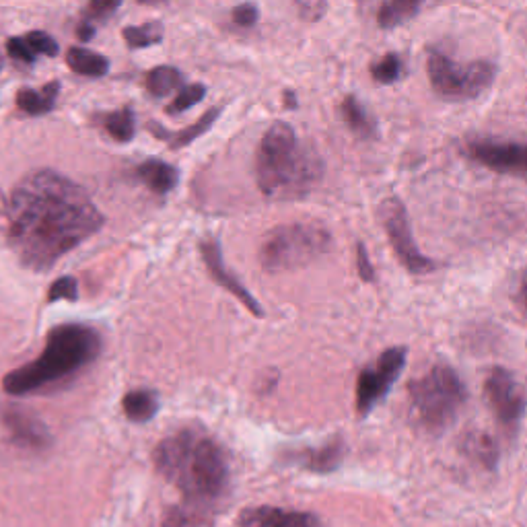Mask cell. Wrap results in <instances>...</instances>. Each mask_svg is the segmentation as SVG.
<instances>
[{
	"label": "cell",
	"mask_w": 527,
	"mask_h": 527,
	"mask_svg": "<svg viewBox=\"0 0 527 527\" xmlns=\"http://www.w3.org/2000/svg\"><path fill=\"white\" fill-rule=\"evenodd\" d=\"M122 410L132 423H149L159 410V400L153 390H134L124 396Z\"/></svg>",
	"instance_id": "obj_20"
},
{
	"label": "cell",
	"mask_w": 527,
	"mask_h": 527,
	"mask_svg": "<svg viewBox=\"0 0 527 527\" xmlns=\"http://www.w3.org/2000/svg\"><path fill=\"white\" fill-rule=\"evenodd\" d=\"M163 23L159 21H151L145 25H130L124 27L122 35L128 44L130 50H143V48H151L163 42Z\"/></svg>",
	"instance_id": "obj_23"
},
{
	"label": "cell",
	"mask_w": 527,
	"mask_h": 527,
	"mask_svg": "<svg viewBox=\"0 0 527 527\" xmlns=\"http://www.w3.org/2000/svg\"><path fill=\"white\" fill-rule=\"evenodd\" d=\"M332 250V233L318 223H293L268 233L260 248V262L268 272L307 266Z\"/></svg>",
	"instance_id": "obj_6"
},
{
	"label": "cell",
	"mask_w": 527,
	"mask_h": 527,
	"mask_svg": "<svg viewBox=\"0 0 527 527\" xmlns=\"http://www.w3.org/2000/svg\"><path fill=\"white\" fill-rule=\"evenodd\" d=\"M484 398L499 425L509 435L515 433L527 410V396L517 377L505 367L490 369L484 379Z\"/></svg>",
	"instance_id": "obj_10"
},
{
	"label": "cell",
	"mask_w": 527,
	"mask_h": 527,
	"mask_svg": "<svg viewBox=\"0 0 527 527\" xmlns=\"http://www.w3.org/2000/svg\"><path fill=\"white\" fill-rule=\"evenodd\" d=\"M427 73L433 89L447 99H476L495 83V66L490 62L478 60L460 66L435 50L427 58Z\"/></svg>",
	"instance_id": "obj_7"
},
{
	"label": "cell",
	"mask_w": 527,
	"mask_h": 527,
	"mask_svg": "<svg viewBox=\"0 0 527 527\" xmlns=\"http://www.w3.org/2000/svg\"><path fill=\"white\" fill-rule=\"evenodd\" d=\"M297 13L307 23H318L328 13V0H295Z\"/></svg>",
	"instance_id": "obj_31"
},
{
	"label": "cell",
	"mask_w": 527,
	"mask_h": 527,
	"mask_svg": "<svg viewBox=\"0 0 527 527\" xmlns=\"http://www.w3.org/2000/svg\"><path fill=\"white\" fill-rule=\"evenodd\" d=\"M101 350L103 340L93 326L77 322L56 326L46 338L42 355L7 373L3 388L9 396L48 392L93 365Z\"/></svg>",
	"instance_id": "obj_3"
},
{
	"label": "cell",
	"mask_w": 527,
	"mask_h": 527,
	"mask_svg": "<svg viewBox=\"0 0 527 527\" xmlns=\"http://www.w3.org/2000/svg\"><path fill=\"white\" fill-rule=\"evenodd\" d=\"M260 19V11L254 3H243L239 7L233 9V21L239 25V27H254Z\"/></svg>",
	"instance_id": "obj_33"
},
{
	"label": "cell",
	"mask_w": 527,
	"mask_h": 527,
	"mask_svg": "<svg viewBox=\"0 0 527 527\" xmlns=\"http://www.w3.org/2000/svg\"><path fill=\"white\" fill-rule=\"evenodd\" d=\"M77 33H79V38H81V40L89 42V40H93V38H95V27H93V23H91V21L83 19V21L79 23V27H77Z\"/></svg>",
	"instance_id": "obj_36"
},
{
	"label": "cell",
	"mask_w": 527,
	"mask_h": 527,
	"mask_svg": "<svg viewBox=\"0 0 527 527\" xmlns=\"http://www.w3.org/2000/svg\"><path fill=\"white\" fill-rule=\"evenodd\" d=\"M517 299H519V305H521V309H523V311H525V315H527V270L523 272V276H521V280H519Z\"/></svg>",
	"instance_id": "obj_37"
},
{
	"label": "cell",
	"mask_w": 527,
	"mask_h": 527,
	"mask_svg": "<svg viewBox=\"0 0 527 527\" xmlns=\"http://www.w3.org/2000/svg\"><path fill=\"white\" fill-rule=\"evenodd\" d=\"M357 270H359V276L365 280V283H373L375 270H373L371 258H369L367 248L363 243H357Z\"/></svg>",
	"instance_id": "obj_35"
},
{
	"label": "cell",
	"mask_w": 527,
	"mask_h": 527,
	"mask_svg": "<svg viewBox=\"0 0 527 527\" xmlns=\"http://www.w3.org/2000/svg\"><path fill=\"white\" fill-rule=\"evenodd\" d=\"M241 527H322V521L303 511H287L278 507L248 509L241 515Z\"/></svg>",
	"instance_id": "obj_14"
},
{
	"label": "cell",
	"mask_w": 527,
	"mask_h": 527,
	"mask_svg": "<svg viewBox=\"0 0 527 527\" xmlns=\"http://www.w3.org/2000/svg\"><path fill=\"white\" fill-rule=\"evenodd\" d=\"M344 455H346V447H344L342 439H334L322 447L291 451L287 458L291 464H297L309 472L328 474V472H334L336 468H340Z\"/></svg>",
	"instance_id": "obj_15"
},
{
	"label": "cell",
	"mask_w": 527,
	"mask_h": 527,
	"mask_svg": "<svg viewBox=\"0 0 527 527\" xmlns=\"http://www.w3.org/2000/svg\"><path fill=\"white\" fill-rule=\"evenodd\" d=\"M379 219L385 229V235L390 239L396 258L410 274H429L437 268V264L431 258H427L418 250L406 206L402 204L400 198L396 196L385 198L379 206Z\"/></svg>",
	"instance_id": "obj_8"
},
{
	"label": "cell",
	"mask_w": 527,
	"mask_h": 527,
	"mask_svg": "<svg viewBox=\"0 0 527 527\" xmlns=\"http://www.w3.org/2000/svg\"><path fill=\"white\" fill-rule=\"evenodd\" d=\"M206 97V87L202 83H194L188 85L186 89H182L169 105H167V114H184L194 105H198L202 99Z\"/></svg>",
	"instance_id": "obj_28"
},
{
	"label": "cell",
	"mask_w": 527,
	"mask_h": 527,
	"mask_svg": "<svg viewBox=\"0 0 527 527\" xmlns=\"http://www.w3.org/2000/svg\"><path fill=\"white\" fill-rule=\"evenodd\" d=\"M470 155L484 167L497 173L521 175L527 178V145L495 143V140H474L468 147Z\"/></svg>",
	"instance_id": "obj_12"
},
{
	"label": "cell",
	"mask_w": 527,
	"mask_h": 527,
	"mask_svg": "<svg viewBox=\"0 0 527 527\" xmlns=\"http://www.w3.org/2000/svg\"><path fill=\"white\" fill-rule=\"evenodd\" d=\"M66 64L70 70H73V73L81 77L99 79L110 73V60L87 48H75V46L70 48L66 52Z\"/></svg>",
	"instance_id": "obj_17"
},
{
	"label": "cell",
	"mask_w": 527,
	"mask_h": 527,
	"mask_svg": "<svg viewBox=\"0 0 527 527\" xmlns=\"http://www.w3.org/2000/svg\"><path fill=\"white\" fill-rule=\"evenodd\" d=\"M340 112H342V118H344L346 126L353 130L355 134H359L363 138H373L375 136L377 126H375L373 118L369 116V112L363 108V103L355 95L344 97V101L340 105Z\"/></svg>",
	"instance_id": "obj_21"
},
{
	"label": "cell",
	"mask_w": 527,
	"mask_h": 527,
	"mask_svg": "<svg viewBox=\"0 0 527 527\" xmlns=\"http://www.w3.org/2000/svg\"><path fill=\"white\" fill-rule=\"evenodd\" d=\"M124 0H89V5L85 9V19L87 21H101L105 17H112Z\"/></svg>",
	"instance_id": "obj_32"
},
{
	"label": "cell",
	"mask_w": 527,
	"mask_h": 527,
	"mask_svg": "<svg viewBox=\"0 0 527 527\" xmlns=\"http://www.w3.org/2000/svg\"><path fill=\"white\" fill-rule=\"evenodd\" d=\"M408 359V350L404 346H394L383 350L379 359L365 367L357 379L355 404L359 416H367L385 396L390 394L394 383L402 375Z\"/></svg>",
	"instance_id": "obj_9"
},
{
	"label": "cell",
	"mask_w": 527,
	"mask_h": 527,
	"mask_svg": "<svg viewBox=\"0 0 527 527\" xmlns=\"http://www.w3.org/2000/svg\"><path fill=\"white\" fill-rule=\"evenodd\" d=\"M79 299V285L73 276H60L58 280H54L50 293H48V301H77Z\"/></svg>",
	"instance_id": "obj_29"
},
{
	"label": "cell",
	"mask_w": 527,
	"mask_h": 527,
	"mask_svg": "<svg viewBox=\"0 0 527 527\" xmlns=\"http://www.w3.org/2000/svg\"><path fill=\"white\" fill-rule=\"evenodd\" d=\"M103 126L116 143H130L136 134V118L130 108L116 110L103 118Z\"/></svg>",
	"instance_id": "obj_25"
},
{
	"label": "cell",
	"mask_w": 527,
	"mask_h": 527,
	"mask_svg": "<svg viewBox=\"0 0 527 527\" xmlns=\"http://www.w3.org/2000/svg\"><path fill=\"white\" fill-rule=\"evenodd\" d=\"M221 116V108H213L208 110L200 120H196L192 126L184 128L182 132H178L175 136L169 138V145L173 149H184L188 147L190 143H194V140H198L202 134H206L210 128H213V124L217 122V118Z\"/></svg>",
	"instance_id": "obj_26"
},
{
	"label": "cell",
	"mask_w": 527,
	"mask_h": 527,
	"mask_svg": "<svg viewBox=\"0 0 527 527\" xmlns=\"http://www.w3.org/2000/svg\"><path fill=\"white\" fill-rule=\"evenodd\" d=\"M25 42L31 46V50L35 54H42V56H48V58H54L60 52L58 42L46 31H31V33H27Z\"/></svg>",
	"instance_id": "obj_30"
},
{
	"label": "cell",
	"mask_w": 527,
	"mask_h": 527,
	"mask_svg": "<svg viewBox=\"0 0 527 527\" xmlns=\"http://www.w3.org/2000/svg\"><path fill=\"white\" fill-rule=\"evenodd\" d=\"M182 83V73L173 66H157L147 75V89L153 97H167Z\"/></svg>",
	"instance_id": "obj_24"
},
{
	"label": "cell",
	"mask_w": 527,
	"mask_h": 527,
	"mask_svg": "<svg viewBox=\"0 0 527 527\" xmlns=\"http://www.w3.org/2000/svg\"><path fill=\"white\" fill-rule=\"evenodd\" d=\"M140 5H151V7H157V5H165L167 0H138Z\"/></svg>",
	"instance_id": "obj_39"
},
{
	"label": "cell",
	"mask_w": 527,
	"mask_h": 527,
	"mask_svg": "<svg viewBox=\"0 0 527 527\" xmlns=\"http://www.w3.org/2000/svg\"><path fill=\"white\" fill-rule=\"evenodd\" d=\"M9 243L21 264L44 272L105 223L89 194L52 169H38L15 186L9 200Z\"/></svg>",
	"instance_id": "obj_1"
},
{
	"label": "cell",
	"mask_w": 527,
	"mask_h": 527,
	"mask_svg": "<svg viewBox=\"0 0 527 527\" xmlns=\"http://www.w3.org/2000/svg\"><path fill=\"white\" fill-rule=\"evenodd\" d=\"M0 425L5 427L9 441L23 451L44 453L54 443V437L44 420L25 408L13 404L0 408Z\"/></svg>",
	"instance_id": "obj_11"
},
{
	"label": "cell",
	"mask_w": 527,
	"mask_h": 527,
	"mask_svg": "<svg viewBox=\"0 0 527 527\" xmlns=\"http://www.w3.org/2000/svg\"><path fill=\"white\" fill-rule=\"evenodd\" d=\"M324 175V163L313 149L301 147L291 124L274 122L260 140L256 180L264 196L295 200L307 196Z\"/></svg>",
	"instance_id": "obj_4"
},
{
	"label": "cell",
	"mask_w": 527,
	"mask_h": 527,
	"mask_svg": "<svg viewBox=\"0 0 527 527\" xmlns=\"http://www.w3.org/2000/svg\"><path fill=\"white\" fill-rule=\"evenodd\" d=\"M402 75V60L398 54H385L371 66V77L381 85H392Z\"/></svg>",
	"instance_id": "obj_27"
},
{
	"label": "cell",
	"mask_w": 527,
	"mask_h": 527,
	"mask_svg": "<svg viewBox=\"0 0 527 527\" xmlns=\"http://www.w3.org/2000/svg\"><path fill=\"white\" fill-rule=\"evenodd\" d=\"M466 400L468 390L462 377L447 363L433 365L410 383V414L414 423L431 435L449 429Z\"/></svg>",
	"instance_id": "obj_5"
},
{
	"label": "cell",
	"mask_w": 527,
	"mask_h": 527,
	"mask_svg": "<svg viewBox=\"0 0 527 527\" xmlns=\"http://www.w3.org/2000/svg\"><path fill=\"white\" fill-rule=\"evenodd\" d=\"M200 254H202V260H204L206 268L210 270V274H213V278L217 280V283L223 289H227L235 299H239L254 315H260V318H262V315H264L262 303L248 289H245V285L241 283L237 276L231 274V270L227 268L225 258H223L221 243L217 239H213V237L202 239Z\"/></svg>",
	"instance_id": "obj_13"
},
{
	"label": "cell",
	"mask_w": 527,
	"mask_h": 527,
	"mask_svg": "<svg viewBox=\"0 0 527 527\" xmlns=\"http://www.w3.org/2000/svg\"><path fill=\"white\" fill-rule=\"evenodd\" d=\"M58 93H60L58 81H50L40 91L21 89L17 93V105H19V110H23L29 116H42V114H48L54 110Z\"/></svg>",
	"instance_id": "obj_18"
},
{
	"label": "cell",
	"mask_w": 527,
	"mask_h": 527,
	"mask_svg": "<svg viewBox=\"0 0 527 527\" xmlns=\"http://www.w3.org/2000/svg\"><path fill=\"white\" fill-rule=\"evenodd\" d=\"M462 449L474 464H478L486 470H493L497 466L499 449H497V443L493 441V437L486 435V433L466 435Z\"/></svg>",
	"instance_id": "obj_19"
},
{
	"label": "cell",
	"mask_w": 527,
	"mask_h": 527,
	"mask_svg": "<svg viewBox=\"0 0 527 527\" xmlns=\"http://www.w3.org/2000/svg\"><path fill=\"white\" fill-rule=\"evenodd\" d=\"M153 460L182 495V503L167 513L165 527H200L219 513L231 490V462L213 435L182 429L157 445Z\"/></svg>",
	"instance_id": "obj_2"
},
{
	"label": "cell",
	"mask_w": 527,
	"mask_h": 527,
	"mask_svg": "<svg viewBox=\"0 0 527 527\" xmlns=\"http://www.w3.org/2000/svg\"><path fill=\"white\" fill-rule=\"evenodd\" d=\"M136 175L149 190L161 196L169 194L175 186H178V180H180V171L159 159H149L145 163H140L136 169Z\"/></svg>",
	"instance_id": "obj_16"
},
{
	"label": "cell",
	"mask_w": 527,
	"mask_h": 527,
	"mask_svg": "<svg viewBox=\"0 0 527 527\" xmlns=\"http://www.w3.org/2000/svg\"><path fill=\"white\" fill-rule=\"evenodd\" d=\"M285 105H287V108H297V101H295V93L293 91L285 93Z\"/></svg>",
	"instance_id": "obj_38"
},
{
	"label": "cell",
	"mask_w": 527,
	"mask_h": 527,
	"mask_svg": "<svg viewBox=\"0 0 527 527\" xmlns=\"http://www.w3.org/2000/svg\"><path fill=\"white\" fill-rule=\"evenodd\" d=\"M7 52H9L11 58H15L19 62H27V64H33L35 62V52L25 42V38H11L7 42Z\"/></svg>",
	"instance_id": "obj_34"
},
{
	"label": "cell",
	"mask_w": 527,
	"mask_h": 527,
	"mask_svg": "<svg viewBox=\"0 0 527 527\" xmlns=\"http://www.w3.org/2000/svg\"><path fill=\"white\" fill-rule=\"evenodd\" d=\"M423 0H385L377 13V21L383 29H394L412 19Z\"/></svg>",
	"instance_id": "obj_22"
}]
</instances>
